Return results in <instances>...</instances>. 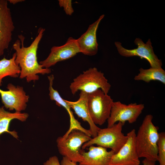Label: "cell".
<instances>
[{
	"instance_id": "6da1fadb",
	"label": "cell",
	"mask_w": 165,
	"mask_h": 165,
	"mask_svg": "<svg viewBox=\"0 0 165 165\" xmlns=\"http://www.w3.org/2000/svg\"><path fill=\"white\" fill-rule=\"evenodd\" d=\"M45 29L39 28L38 34L34 40L28 47L24 45V37L20 35L19 39L16 40L13 45L15 51V62L20 69L19 78L25 79L27 82H35L39 79L38 74L44 75L51 72L50 68H45L38 63L37 56L38 45L43 35Z\"/></svg>"
},
{
	"instance_id": "7a4b0ae2",
	"label": "cell",
	"mask_w": 165,
	"mask_h": 165,
	"mask_svg": "<svg viewBox=\"0 0 165 165\" xmlns=\"http://www.w3.org/2000/svg\"><path fill=\"white\" fill-rule=\"evenodd\" d=\"M153 116L146 115L136 134L135 143L138 155L156 162L157 161V143L159 138V128L152 122Z\"/></svg>"
},
{
	"instance_id": "3957f363",
	"label": "cell",
	"mask_w": 165,
	"mask_h": 165,
	"mask_svg": "<svg viewBox=\"0 0 165 165\" xmlns=\"http://www.w3.org/2000/svg\"><path fill=\"white\" fill-rule=\"evenodd\" d=\"M69 87L73 95L79 90L89 94L99 89L108 94L111 85L104 73L94 67L83 71L73 79Z\"/></svg>"
},
{
	"instance_id": "277c9868",
	"label": "cell",
	"mask_w": 165,
	"mask_h": 165,
	"mask_svg": "<svg viewBox=\"0 0 165 165\" xmlns=\"http://www.w3.org/2000/svg\"><path fill=\"white\" fill-rule=\"evenodd\" d=\"M123 125L118 122L112 126L100 128L96 137L91 138L84 144L82 147L85 149L96 145L97 146L110 148L115 153H117L126 142L127 137L122 132Z\"/></svg>"
},
{
	"instance_id": "5b68a950",
	"label": "cell",
	"mask_w": 165,
	"mask_h": 165,
	"mask_svg": "<svg viewBox=\"0 0 165 165\" xmlns=\"http://www.w3.org/2000/svg\"><path fill=\"white\" fill-rule=\"evenodd\" d=\"M91 138L84 132L74 129L65 138L61 136L57 138L56 142L58 151L60 154L70 161L79 163L83 159L81 147Z\"/></svg>"
},
{
	"instance_id": "8992f818",
	"label": "cell",
	"mask_w": 165,
	"mask_h": 165,
	"mask_svg": "<svg viewBox=\"0 0 165 165\" xmlns=\"http://www.w3.org/2000/svg\"><path fill=\"white\" fill-rule=\"evenodd\" d=\"M114 101L101 89L89 94L87 103L91 117L96 125H103L108 119Z\"/></svg>"
},
{
	"instance_id": "52a82bcc",
	"label": "cell",
	"mask_w": 165,
	"mask_h": 165,
	"mask_svg": "<svg viewBox=\"0 0 165 165\" xmlns=\"http://www.w3.org/2000/svg\"><path fill=\"white\" fill-rule=\"evenodd\" d=\"M145 108L143 104L131 103L126 105L119 101L114 102L110 116L107 120V127H110L116 122L124 125L126 121L130 123L135 122Z\"/></svg>"
},
{
	"instance_id": "ba28073f",
	"label": "cell",
	"mask_w": 165,
	"mask_h": 165,
	"mask_svg": "<svg viewBox=\"0 0 165 165\" xmlns=\"http://www.w3.org/2000/svg\"><path fill=\"white\" fill-rule=\"evenodd\" d=\"M134 43L137 46V48L132 50L123 47L119 42H115V44L119 53L122 56L126 57L138 56L141 59L145 58L147 60L151 67H162V61L155 54L150 39H148L146 43H145L141 38H136Z\"/></svg>"
},
{
	"instance_id": "9c48e42d",
	"label": "cell",
	"mask_w": 165,
	"mask_h": 165,
	"mask_svg": "<svg viewBox=\"0 0 165 165\" xmlns=\"http://www.w3.org/2000/svg\"><path fill=\"white\" fill-rule=\"evenodd\" d=\"M7 90L0 88V95L4 107L9 110L21 112L25 110L29 96L27 95L22 86H15L11 83L7 86Z\"/></svg>"
},
{
	"instance_id": "30bf717a",
	"label": "cell",
	"mask_w": 165,
	"mask_h": 165,
	"mask_svg": "<svg viewBox=\"0 0 165 165\" xmlns=\"http://www.w3.org/2000/svg\"><path fill=\"white\" fill-rule=\"evenodd\" d=\"M136 131L133 129L127 133V140L118 152L112 156L110 165H139V157L135 143Z\"/></svg>"
},
{
	"instance_id": "8fae6325",
	"label": "cell",
	"mask_w": 165,
	"mask_h": 165,
	"mask_svg": "<svg viewBox=\"0 0 165 165\" xmlns=\"http://www.w3.org/2000/svg\"><path fill=\"white\" fill-rule=\"evenodd\" d=\"M79 53L76 39L70 37L63 45L53 46L47 58L39 63L43 68H50L58 62L72 57Z\"/></svg>"
},
{
	"instance_id": "7c38bea8",
	"label": "cell",
	"mask_w": 165,
	"mask_h": 165,
	"mask_svg": "<svg viewBox=\"0 0 165 165\" xmlns=\"http://www.w3.org/2000/svg\"><path fill=\"white\" fill-rule=\"evenodd\" d=\"M8 2L0 0V57L8 49L15 29Z\"/></svg>"
},
{
	"instance_id": "4fadbf2b",
	"label": "cell",
	"mask_w": 165,
	"mask_h": 165,
	"mask_svg": "<svg viewBox=\"0 0 165 165\" xmlns=\"http://www.w3.org/2000/svg\"><path fill=\"white\" fill-rule=\"evenodd\" d=\"M105 15L101 16L94 23L89 25L86 31L76 39L80 52L88 56L96 55L98 51V44L96 37L99 25Z\"/></svg>"
},
{
	"instance_id": "5bb4252c",
	"label": "cell",
	"mask_w": 165,
	"mask_h": 165,
	"mask_svg": "<svg viewBox=\"0 0 165 165\" xmlns=\"http://www.w3.org/2000/svg\"><path fill=\"white\" fill-rule=\"evenodd\" d=\"M88 94L80 91L78 100L75 101H71L65 100L66 102L73 109L75 113L79 118L88 123L89 125V129L93 138L96 137L100 128L98 127L92 120L89 113L87 101Z\"/></svg>"
},
{
	"instance_id": "9a60e30c",
	"label": "cell",
	"mask_w": 165,
	"mask_h": 165,
	"mask_svg": "<svg viewBox=\"0 0 165 165\" xmlns=\"http://www.w3.org/2000/svg\"><path fill=\"white\" fill-rule=\"evenodd\" d=\"M114 153L112 150L108 151L105 148L92 145L89 147L87 152L82 150L83 159L79 165H110L111 157Z\"/></svg>"
},
{
	"instance_id": "2e32d148",
	"label": "cell",
	"mask_w": 165,
	"mask_h": 165,
	"mask_svg": "<svg viewBox=\"0 0 165 165\" xmlns=\"http://www.w3.org/2000/svg\"><path fill=\"white\" fill-rule=\"evenodd\" d=\"M29 116L27 113L15 112L12 113L6 111L3 107L0 108V136L3 133H7L15 138L18 139L19 137L15 131L9 130V125L11 121L17 119L23 122L26 121Z\"/></svg>"
},
{
	"instance_id": "e0dca14e",
	"label": "cell",
	"mask_w": 165,
	"mask_h": 165,
	"mask_svg": "<svg viewBox=\"0 0 165 165\" xmlns=\"http://www.w3.org/2000/svg\"><path fill=\"white\" fill-rule=\"evenodd\" d=\"M15 53L10 59L5 57L0 60V86H2V79L7 76L16 78L19 77L20 69L15 62Z\"/></svg>"
},
{
	"instance_id": "ac0fdd59",
	"label": "cell",
	"mask_w": 165,
	"mask_h": 165,
	"mask_svg": "<svg viewBox=\"0 0 165 165\" xmlns=\"http://www.w3.org/2000/svg\"><path fill=\"white\" fill-rule=\"evenodd\" d=\"M139 73L134 77L135 80H141L148 83L151 81H158L165 84V71L161 68L151 67L144 69L140 68Z\"/></svg>"
},
{
	"instance_id": "d6986e66",
	"label": "cell",
	"mask_w": 165,
	"mask_h": 165,
	"mask_svg": "<svg viewBox=\"0 0 165 165\" xmlns=\"http://www.w3.org/2000/svg\"><path fill=\"white\" fill-rule=\"evenodd\" d=\"M49 82V91L50 99L51 100L56 101L57 105L59 106L63 107L67 111L70 117V121L75 119L71 109L66 102L65 100L63 99L58 91L55 90L53 87V81L54 76L53 75H51L48 76Z\"/></svg>"
},
{
	"instance_id": "ffe728a7",
	"label": "cell",
	"mask_w": 165,
	"mask_h": 165,
	"mask_svg": "<svg viewBox=\"0 0 165 165\" xmlns=\"http://www.w3.org/2000/svg\"><path fill=\"white\" fill-rule=\"evenodd\" d=\"M157 161L159 165H165V133H159V138L157 143Z\"/></svg>"
},
{
	"instance_id": "44dd1931",
	"label": "cell",
	"mask_w": 165,
	"mask_h": 165,
	"mask_svg": "<svg viewBox=\"0 0 165 165\" xmlns=\"http://www.w3.org/2000/svg\"><path fill=\"white\" fill-rule=\"evenodd\" d=\"M59 5L60 7H63L66 14L71 15L74 12L72 5V0H59Z\"/></svg>"
},
{
	"instance_id": "7402d4cb",
	"label": "cell",
	"mask_w": 165,
	"mask_h": 165,
	"mask_svg": "<svg viewBox=\"0 0 165 165\" xmlns=\"http://www.w3.org/2000/svg\"><path fill=\"white\" fill-rule=\"evenodd\" d=\"M43 165H61V164L58 157L56 156H53L44 163Z\"/></svg>"
},
{
	"instance_id": "603a6c76",
	"label": "cell",
	"mask_w": 165,
	"mask_h": 165,
	"mask_svg": "<svg viewBox=\"0 0 165 165\" xmlns=\"http://www.w3.org/2000/svg\"><path fill=\"white\" fill-rule=\"evenodd\" d=\"M60 164L61 165H77V163L70 161L64 156L61 161Z\"/></svg>"
},
{
	"instance_id": "cb8c5ba5",
	"label": "cell",
	"mask_w": 165,
	"mask_h": 165,
	"mask_svg": "<svg viewBox=\"0 0 165 165\" xmlns=\"http://www.w3.org/2000/svg\"><path fill=\"white\" fill-rule=\"evenodd\" d=\"M155 162L146 159H144L142 162L143 165H156Z\"/></svg>"
},
{
	"instance_id": "d4e9b609",
	"label": "cell",
	"mask_w": 165,
	"mask_h": 165,
	"mask_svg": "<svg viewBox=\"0 0 165 165\" xmlns=\"http://www.w3.org/2000/svg\"><path fill=\"white\" fill-rule=\"evenodd\" d=\"M10 3L12 4L13 5H15L17 3L23 2L25 0H7Z\"/></svg>"
},
{
	"instance_id": "484cf974",
	"label": "cell",
	"mask_w": 165,
	"mask_h": 165,
	"mask_svg": "<svg viewBox=\"0 0 165 165\" xmlns=\"http://www.w3.org/2000/svg\"></svg>"
}]
</instances>
